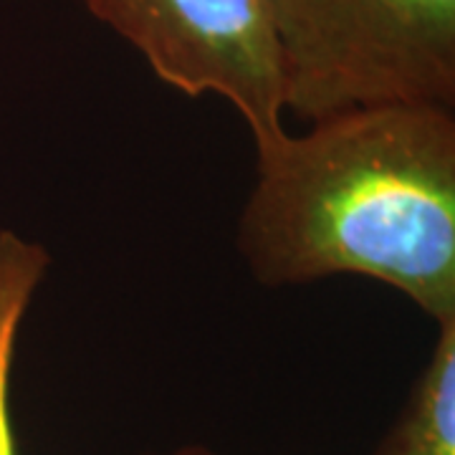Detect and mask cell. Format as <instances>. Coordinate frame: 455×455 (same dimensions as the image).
<instances>
[{"label":"cell","mask_w":455,"mask_h":455,"mask_svg":"<svg viewBox=\"0 0 455 455\" xmlns=\"http://www.w3.org/2000/svg\"><path fill=\"white\" fill-rule=\"evenodd\" d=\"M235 243L263 286L374 278L435 324L455 316L453 107L374 104L286 132L256 152Z\"/></svg>","instance_id":"1"},{"label":"cell","mask_w":455,"mask_h":455,"mask_svg":"<svg viewBox=\"0 0 455 455\" xmlns=\"http://www.w3.org/2000/svg\"><path fill=\"white\" fill-rule=\"evenodd\" d=\"M283 107L307 124L374 104L455 109V0H266Z\"/></svg>","instance_id":"2"},{"label":"cell","mask_w":455,"mask_h":455,"mask_svg":"<svg viewBox=\"0 0 455 455\" xmlns=\"http://www.w3.org/2000/svg\"><path fill=\"white\" fill-rule=\"evenodd\" d=\"M149 71L190 99H226L256 152L286 134L283 79L266 0H84Z\"/></svg>","instance_id":"3"},{"label":"cell","mask_w":455,"mask_h":455,"mask_svg":"<svg viewBox=\"0 0 455 455\" xmlns=\"http://www.w3.org/2000/svg\"><path fill=\"white\" fill-rule=\"evenodd\" d=\"M374 455H455V316L438 322L427 367Z\"/></svg>","instance_id":"4"},{"label":"cell","mask_w":455,"mask_h":455,"mask_svg":"<svg viewBox=\"0 0 455 455\" xmlns=\"http://www.w3.org/2000/svg\"><path fill=\"white\" fill-rule=\"evenodd\" d=\"M46 245L13 230H0V455H18L11 418V372L16 362L20 324L33 296L49 274Z\"/></svg>","instance_id":"5"},{"label":"cell","mask_w":455,"mask_h":455,"mask_svg":"<svg viewBox=\"0 0 455 455\" xmlns=\"http://www.w3.org/2000/svg\"><path fill=\"white\" fill-rule=\"evenodd\" d=\"M172 455H215L211 451V448H205V445H182V448H178Z\"/></svg>","instance_id":"6"}]
</instances>
